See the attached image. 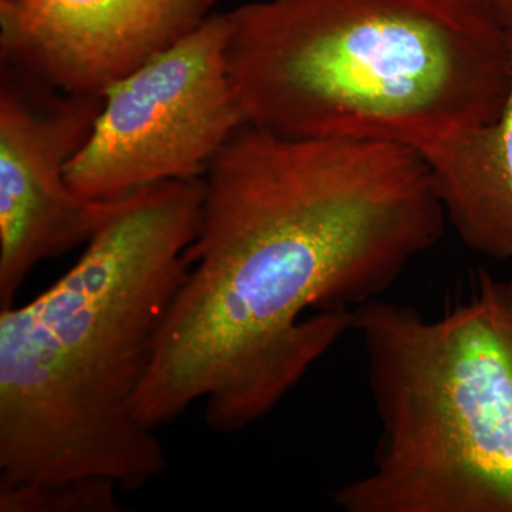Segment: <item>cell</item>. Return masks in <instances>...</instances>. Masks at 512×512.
I'll return each instance as SVG.
<instances>
[{
    "instance_id": "6da1fadb",
    "label": "cell",
    "mask_w": 512,
    "mask_h": 512,
    "mask_svg": "<svg viewBox=\"0 0 512 512\" xmlns=\"http://www.w3.org/2000/svg\"><path fill=\"white\" fill-rule=\"evenodd\" d=\"M201 227L136 399L157 430L204 403L218 433L252 426L443 235L412 147L295 138L244 124L202 175Z\"/></svg>"
},
{
    "instance_id": "7a4b0ae2",
    "label": "cell",
    "mask_w": 512,
    "mask_h": 512,
    "mask_svg": "<svg viewBox=\"0 0 512 512\" xmlns=\"http://www.w3.org/2000/svg\"><path fill=\"white\" fill-rule=\"evenodd\" d=\"M204 195L202 178L127 195L55 284L0 309V510L82 481L138 490L164 473L136 399L190 271Z\"/></svg>"
},
{
    "instance_id": "3957f363",
    "label": "cell",
    "mask_w": 512,
    "mask_h": 512,
    "mask_svg": "<svg viewBox=\"0 0 512 512\" xmlns=\"http://www.w3.org/2000/svg\"><path fill=\"white\" fill-rule=\"evenodd\" d=\"M251 126L414 150L491 123L510 93L494 0H259L228 12Z\"/></svg>"
},
{
    "instance_id": "277c9868",
    "label": "cell",
    "mask_w": 512,
    "mask_h": 512,
    "mask_svg": "<svg viewBox=\"0 0 512 512\" xmlns=\"http://www.w3.org/2000/svg\"><path fill=\"white\" fill-rule=\"evenodd\" d=\"M379 434L345 512H512V275L480 269L437 318L383 301L353 312Z\"/></svg>"
},
{
    "instance_id": "5b68a950",
    "label": "cell",
    "mask_w": 512,
    "mask_h": 512,
    "mask_svg": "<svg viewBox=\"0 0 512 512\" xmlns=\"http://www.w3.org/2000/svg\"><path fill=\"white\" fill-rule=\"evenodd\" d=\"M228 13L204 23L104 92L89 140L66 167L79 197L121 200L163 181L202 178L247 124L229 77Z\"/></svg>"
},
{
    "instance_id": "8992f818",
    "label": "cell",
    "mask_w": 512,
    "mask_h": 512,
    "mask_svg": "<svg viewBox=\"0 0 512 512\" xmlns=\"http://www.w3.org/2000/svg\"><path fill=\"white\" fill-rule=\"evenodd\" d=\"M104 93H69L0 63V309L39 262L87 245L120 202L79 197L66 167L92 134Z\"/></svg>"
},
{
    "instance_id": "52a82bcc",
    "label": "cell",
    "mask_w": 512,
    "mask_h": 512,
    "mask_svg": "<svg viewBox=\"0 0 512 512\" xmlns=\"http://www.w3.org/2000/svg\"><path fill=\"white\" fill-rule=\"evenodd\" d=\"M224 0H0V63L69 93H104Z\"/></svg>"
},
{
    "instance_id": "ba28073f",
    "label": "cell",
    "mask_w": 512,
    "mask_h": 512,
    "mask_svg": "<svg viewBox=\"0 0 512 512\" xmlns=\"http://www.w3.org/2000/svg\"><path fill=\"white\" fill-rule=\"evenodd\" d=\"M419 153L460 241L477 254L512 261V77L497 119Z\"/></svg>"
},
{
    "instance_id": "9c48e42d",
    "label": "cell",
    "mask_w": 512,
    "mask_h": 512,
    "mask_svg": "<svg viewBox=\"0 0 512 512\" xmlns=\"http://www.w3.org/2000/svg\"><path fill=\"white\" fill-rule=\"evenodd\" d=\"M116 484L92 480L25 495L2 512H117Z\"/></svg>"
},
{
    "instance_id": "30bf717a",
    "label": "cell",
    "mask_w": 512,
    "mask_h": 512,
    "mask_svg": "<svg viewBox=\"0 0 512 512\" xmlns=\"http://www.w3.org/2000/svg\"><path fill=\"white\" fill-rule=\"evenodd\" d=\"M500 8L507 10V12H512V0H494Z\"/></svg>"
}]
</instances>
